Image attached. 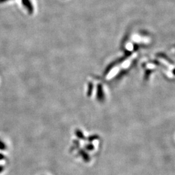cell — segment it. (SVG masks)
I'll list each match as a JSON object with an SVG mask.
<instances>
[{
  "mask_svg": "<svg viewBox=\"0 0 175 175\" xmlns=\"http://www.w3.org/2000/svg\"><path fill=\"white\" fill-rule=\"evenodd\" d=\"M22 3H23L24 7H25L29 13L31 14L33 12V5L31 3L30 0H22Z\"/></svg>",
  "mask_w": 175,
  "mask_h": 175,
  "instance_id": "1",
  "label": "cell"
}]
</instances>
